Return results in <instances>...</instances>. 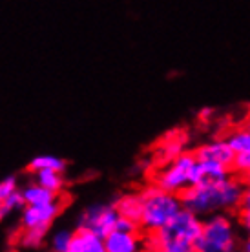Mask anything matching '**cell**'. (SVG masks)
<instances>
[{"label": "cell", "mask_w": 250, "mask_h": 252, "mask_svg": "<svg viewBox=\"0 0 250 252\" xmlns=\"http://www.w3.org/2000/svg\"><path fill=\"white\" fill-rule=\"evenodd\" d=\"M201 228H203V221L199 216L183 208L164 228L154 234H146L148 251L194 252L195 243L199 240Z\"/></svg>", "instance_id": "2"}, {"label": "cell", "mask_w": 250, "mask_h": 252, "mask_svg": "<svg viewBox=\"0 0 250 252\" xmlns=\"http://www.w3.org/2000/svg\"><path fill=\"white\" fill-rule=\"evenodd\" d=\"M68 252H79V251H73V249H69V251Z\"/></svg>", "instance_id": "25"}, {"label": "cell", "mask_w": 250, "mask_h": 252, "mask_svg": "<svg viewBox=\"0 0 250 252\" xmlns=\"http://www.w3.org/2000/svg\"><path fill=\"white\" fill-rule=\"evenodd\" d=\"M24 207H26L24 197H22V194H20V190H19L17 194H13L11 197H7L6 201H0V221L9 218V216L15 214V212H19V210H22Z\"/></svg>", "instance_id": "19"}, {"label": "cell", "mask_w": 250, "mask_h": 252, "mask_svg": "<svg viewBox=\"0 0 250 252\" xmlns=\"http://www.w3.org/2000/svg\"><path fill=\"white\" fill-rule=\"evenodd\" d=\"M195 158L199 161H208V163L223 164L226 168H234V161H236V154L226 143V139H216L210 141L207 145L197 148Z\"/></svg>", "instance_id": "9"}, {"label": "cell", "mask_w": 250, "mask_h": 252, "mask_svg": "<svg viewBox=\"0 0 250 252\" xmlns=\"http://www.w3.org/2000/svg\"><path fill=\"white\" fill-rule=\"evenodd\" d=\"M64 194L59 195L55 201L37 205V207H24L20 210V228H33V227H46L51 228L55 220L64 210Z\"/></svg>", "instance_id": "7"}, {"label": "cell", "mask_w": 250, "mask_h": 252, "mask_svg": "<svg viewBox=\"0 0 250 252\" xmlns=\"http://www.w3.org/2000/svg\"><path fill=\"white\" fill-rule=\"evenodd\" d=\"M106 252H150L146 234L143 230H119L113 228L104 238Z\"/></svg>", "instance_id": "8"}, {"label": "cell", "mask_w": 250, "mask_h": 252, "mask_svg": "<svg viewBox=\"0 0 250 252\" xmlns=\"http://www.w3.org/2000/svg\"><path fill=\"white\" fill-rule=\"evenodd\" d=\"M139 194H141V203H143L139 225L144 234H154L164 228L185 208L181 195L168 192L157 185L146 187Z\"/></svg>", "instance_id": "3"}, {"label": "cell", "mask_w": 250, "mask_h": 252, "mask_svg": "<svg viewBox=\"0 0 250 252\" xmlns=\"http://www.w3.org/2000/svg\"><path fill=\"white\" fill-rule=\"evenodd\" d=\"M28 170L30 174L31 172L38 170H59V172H66V161L57 156H50V154H42V156H37L33 158L30 163H28Z\"/></svg>", "instance_id": "17"}, {"label": "cell", "mask_w": 250, "mask_h": 252, "mask_svg": "<svg viewBox=\"0 0 250 252\" xmlns=\"http://www.w3.org/2000/svg\"><path fill=\"white\" fill-rule=\"evenodd\" d=\"M245 183L234 176L216 183L192 185L181 194L183 207L197 216H212L223 210L238 208L243 199Z\"/></svg>", "instance_id": "1"}, {"label": "cell", "mask_w": 250, "mask_h": 252, "mask_svg": "<svg viewBox=\"0 0 250 252\" xmlns=\"http://www.w3.org/2000/svg\"><path fill=\"white\" fill-rule=\"evenodd\" d=\"M245 128H249V130H250V115H249V117H247V123H245Z\"/></svg>", "instance_id": "24"}, {"label": "cell", "mask_w": 250, "mask_h": 252, "mask_svg": "<svg viewBox=\"0 0 250 252\" xmlns=\"http://www.w3.org/2000/svg\"><path fill=\"white\" fill-rule=\"evenodd\" d=\"M50 228L46 227H33V228H19L17 234V245L28 251H35L46 243Z\"/></svg>", "instance_id": "13"}, {"label": "cell", "mask_w": 250, "mask_h": 252, "mask_svg": "<svg viewBox=\"0 0 250 252\" xmlns=\"http://www.w3.org/2000/svg\"><path fill=\"white\" fill-rule=\"evenodd\" d=\"M113 203H115L117 212H119L121 218H126V220L137 221L139 223V220H141V208H143L141 194H139V192L121 195L119 199H115Z\"/></svg>", "instance_id": "14"}, {"label": "cell", "mask_w": 250, "mask_h": 252, "mask_svg": "<svg viewBox=\"0 0 250 252\" xmlns=\"http://www.w3.org/2000/svg\"><path fill=\"white\" fill-rule=\"evenodd\" d=\"M234 168L241 172L245 177V181L250 185V154H243V156H236L234 161Z\"/></svg>", "instance_id": "22"}, {"label": "cell", "mask_w": 250, "mask_h": 252, "mask_svg": "<svg viewBox=\"0 0 250 252\" xmlns=\"http://www.w3.org/2000/svg\"><path fill=\"white\" fill-rule=\"evenodd\" d=\"M20 194H22V197H24L26 207H37V205H46V203L55 201L59 195H62V194H53L51 190L40 187V185L35 183L33 179L20 187Z\"/></svg>", "instance_id": "10"}, {"label": "cell", "mask_w": 250, "mask_h": 252, "mask_svg": "<svg viewBox=\"0 0 250 252\" xmlns=\"http://www.w3.org/2000/svg\"><path fill=\"white\" fill-rule=\"evenodd\" d=\"M195 166H197V158L195 154L183 152L177 158L166 163L154 177V185L161 189L174 192L181 195L187 189H190L195 181Z\"/></svg>", "instance_id": "5"}, {"label": "cell", "mask_w": 250, "mask_h": 252, "mask_svg": "<svg viewBox=\"0 0 250 252\" xmlns=\"http://www.w3.org/2000/svg\"><path fill=\"white\" fill-rule=\"evenodd\" d=\"M239 221L247 230L250 232V189L245 192L243 199L239 203Z\"/></svg>", "instance_id": "21"}, {"label": "cell", "mask_w": 250, "mask_h": 252, "mask_svg": "<svg viewBox=\"0 0 250 252\" xmlns=\"http://www.w3.org/2000/svg\"><path fill=\"white\" fill-rule=\"evenodd\" d=\"M73 236H75V230H69V228H55L48 234V240H46V245H48V251L50 252H68L71 249V243H73Z\"/></svg>", "instance_id": "16"}, {"label": "cell", "mask_w": 250, "mask_h": 252, "mask_svg": "<svg viewBox=\"0 0 250 252\" xmlns=\"http://www.w3.org/2000/svg\"><path fill=\"white\" fill-rule=\"evenodd\" d=\"M156 252H163V251H156Z\"/></svg>", "instance_id": "26"}, {"label": "cell", "mask_w": 250, "mask_h": 252, "mask_svg": "<svg viewBox=\"0 0 250 252\" xmlns=\"http://www.w3.org/2000/svg\"><path fill=\"white\" fill-rule=\"evenodd\" d=\"M236 249V227L228 216L212 214L203 221L199 240L194 252H234Z\"/></svg>", "instance_id": "4"}, {"label": "cell", "mask_w": 250, "mask_h": 252, "mask_svg": "<svg viewBox=\"0 0 250 252\" xmlns=\"http://www.w3.org/2000/svg\"><path fill=\"white\" fill-rule=\"evenodd\" d=\"M31 179L38 183L44 189L51 190L53 194H64L66 189V179H64V172L59 170H38L31 172Z\"/></svg>", "instance_id": "15"}, {"label": "cell", "mask_w": 250, "mask_h": 252, "mask_svg": "<svg viewBox=\"0 0 250 252\" xmlns=\"http://www.w3.org/2000/svg\"><path fill=\"white\" fill-rule=\"evenodd\" d=\"M117 220H119V212L115 203H94V205H88L81 212L77 220V228H86L100 238H106L115 228Z\"/></svg>", "instance_id": "6"}, {"label": "cell", "mask_w": 250, "mask_h": 252, "mask_svg": "<svg viewBox=\"0 0 250 252\" xmlns=\"http://www.w3.org/2000/svg\"><path fill=\"white\" fill-rule=\"evenodd\" d=\"M243 252H250V232L249 236L245 238V243H243Z\"/></svg>", "instance_id": "23"}, {"label": "cell", "mask_w": 250, "mask_h": 252, "mask_svg": "<svg viewBox=\"0 0 250 252\" xmlns=\"http://www.w3.org/2000/svg\"><path fill=\"white\" fill-rule=\"evenodd\" d=\"M226 143L230 145L236 156L250 154V130L249 128H239L226 135Z\"/></svg>", "instance_id": "18"}, {"label": "cell", "mask_w": 250, "mask_h": 252, "mask_svg": "<svg viewBox=\"0 0 250 252\" xmlns=\"http://www.w3.org/2000/svg\"><path fill=\"white\" fill-rule=\"evenodd\" d=\"M20 190V181L17 176H6L0 179V201H6L7 197L17 194Z\"/></svg>", "instance_id": "20"}, {"label": "cell", "mask_w": 250, "mask_h": 252, "mask_svg": "<svg viewBox=\"0 0 250 252\" xmlns=\"http://www.w3.org/2000/svg\"><path fill=\"white\" fill-rule=\"evenodd\" d=\"M71 249L79 252H106L104 238L97 236L95 232H90L86 228H75Z\"/></svg>", "instance_id": "12"}, {"label": "cell", "mask_w": 250, "mask_h": 252, "mask_svg": "<svg viewBox=\"0 0 250 252\" xmlns=\"http://www.w3.org/2000/svg\"><path fill=\"white\" fill-rule=\"evenodd\" d=\"M228 176H230V168H226V166H223V164L208 163V161H199V159H197L194 185L216 183V181H223V179H226Z\"/></svg>", "instance_id": "11"}]
</instances>
